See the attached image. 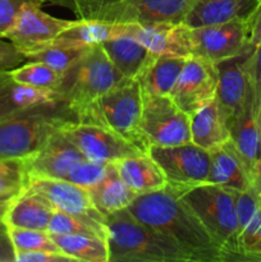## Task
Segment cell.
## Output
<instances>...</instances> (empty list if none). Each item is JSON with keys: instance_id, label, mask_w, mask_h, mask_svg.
<instances>
[{"instance_id": "681fc988", "label": "cell", "mask_w": 261, "mask_h": 262, "mask_svg": "<svg viewBox=\"0 0 261 262\" xmlns=\"http://www.w3.org/2000/svg\"><path fill=\"white\" fill-rule=\"evenodd\" d=\"M258 2H261V0H258Z\"/></svg>"}, {"instance_id": "d6a6232c", "label": "cell", "mask_w": 261, "mask_h": 262, "mask_svg": "<svg viewBox=\"0 0 261 262\" xmlns=\"http://www.w3.org/2000/svg\"><path fill=\"white\" fill-rule=\"evenodd\" d=\"M7 229L15 248V253L40 250L61 252L58 245L54 242L50 233L46 232V230L25 229V228L15 227H7Z\"/></svg>"}, {"instance_id": "f35d334b", "label": "cell", "mask_w": 261, "mask_h": 262, "mask_svg": "<svg viewBox=\"0 0 261 262\" xmlns=\"http://www.w3.org/2000/svg\"><path fill=\"white\" fill-rule=\"evenodd\" d=\"M26 61V55H23L9 40L0 37V72H10Z\"/></svg>"}, {"instance_id": "1f68e13d", "label": "cell", "mask_w": 261, "mask_h": 262, "mask_svg": "<svg viewBox=\"0 0 261 262\" xmlns=\"http://www.w3.org/2000/svg\"><path fill=\"white\" fill-rule=\"evenodd\" d=\"M87 48L90 46L73 45L55 40L49 46L28 56L27 60L42 61L56 71L64 72L86 51Z\"/></svg>"}, {"instance_id": "52a82bcc", "label": "cell", "mask_w": 261, "mask_h": 262, "mask_svg": "<svg viewBox=\"0 0 261 262\" xmlns=\"http://www.w3.org/2000/svg\"><path fill=\"white\" fill-rule=\"evenodd\" d=\"M140 133L145 150L191 142L189 115L170 96L143 94Z\"/></svg>"}, {"instance_id": "6da1fadb", "label": "cell", "mask_w": 261, "mask_h": 262, "mask_svg": "<svg viewBox=\"0 0 261 262\" xmlns=\"http://www.w3.org/2000/svg\"><path fill=\"white\" fill-rule=\"evenodd\" d=\"M127 210L178 246L192 262H225L201 220L171 187L138 194Z\"/></svg>"}, {"instance_id": "ba28073f", "label": "cell", "mask_w": 261, "mask_h": 262, "mask_svg": "<svg viewBox=\"0 0 261 262\" xmlns=\"http://www.w3.org/2000/svg\"><path fill=\"white\" fill-rule=\"evenodd\" d=\"M151 158L160 166L166 186L176 189L206 183L210 168V152L192 142L176 146H153Z\"/></svg>"}, {"instance_id": "bcb514c9", "label": "cell", "mask_w": 261, "mask_h": 262, "mask_svg": "<svg viewBox=\"0 0 261 262\" xmlns=\"http://www.w3.org/2000/svg\"><path fill=\"white\" fill-rule=\"evenodd\" d=\"M257 124H258V130H260V136H261V102L258 105L257 109Z\"/></svg>"}, {"instance_id": "5b68a950", "label": "cell", "mask_w": 261, "mask_h": 262, "mask_svg": "<svg viewBox=\"0 0 261 262\" xmlns=\"http://www.w3.org/2000/svg\"><path fill=\"white\" fill-rule=\"evenodd\" d=\"M143 94L136 78H123L113 89L74 113L76 120L95 123L147 152L140 133Z\"/></svg>"}, {"instance_id": "74e56055", "label": "cell", "mask_w": 261, "mask_h": 262, "mask_svg": "<svg viewBox=\"0 0 261 262\" xmlns=\"http://www.w3.org/2000/svg\"><path fill=\"white\" fill-rule=\"evenodd\" d=\"M31 2L45 4L44 0H0V37L5 38L20 8Z\"/></svg>"}, {"instance_id": "8d00e7d4", "label": "cell", "mask_w": 261, "mask_h": 262, "mask_svg": "<svg viewBox=\"0 0 261 262\" xmlns=\"http://www.w3.org/2000/svg\"><path fill=\"white\" fill-rule=\"evenodd\" d=\"M246 69L252 89L253 104L257 113L258 105L261 102V42L248 55L246 60Z\"/></svg>"}, {"instance_id": "b9f144b4", "label": "cell", "mask_w": 261, "mask_h": 262, "mask_svg": "<svg viewBox=\"0 0 261 262\" xmlns=\"http://www.w3.org/2000/svg\"><path fill=\"white\" fill-rule=\"evenodd\" d=\"M248 25V43L252 49H255L261 42V2H258L257 7L252 12V14L247 18Z\"/></svg>"}, {"instance_id": "7bdbcfd3", "label": "cell", "mask_w": 261, "mask_h": 262, "mask_svg": "<svg viewBox=\"0 0 261 262\" xmlns=\"http://www.w3.org/2000/svg\"><path fill=\"white\" fill-rule=\"evenodd\" d=\"M0 262H17V253L8 233L7 225L0 229Z\"/></svg>"}, {"instance_id": "5bb4252c", "label": "cell", "mask_w": 261, "mask_h": 262, "mask_svg": "<svg viewBox=\"0 0 261 262\" xmlns=\"http://www.w3.org/2000/svg\"><path fill=\"white\" fill-rule=\"evenodd\" d=\"M26 188L42 196L58 211L105 224L106 217L96 209L86 188L54 178H28Z\"/></svg>"}, {"instance_id": "c3c4849f", "label": "cell", "mask_w": 261, "mask_h": 262, "mask_svg": "<svg viewBox=\"0 0 261 262\" xmlns=\"http://www.w3.org/2000/svg\"><path fill=\"white\" fill-rule=\"evenodd\" d=\"M4 225H5V224H4V223H2V224H0V229H2V228H3V227H4Z\"/></svg>"}, {"instance_id": "f1b7e54d", "label": "cell", "mask_w": 261, "mask_h": 262, "mask_svg": "<svg viewBox=\"0 0 261 262\" xmlns=\"http://www.w3.org/2000/svg\"><path fill=\"white\" fill-rule=\"evenodd\" d=\"M61 252L81 262H109L105 238L91 234H50Z\"/></svg>"}, {"instance_id": "836d02e7", "label": "cell", "mask_w": 261, "mask_h": 262, "mask_svg": "<svg viewBox=\"0 0 261 262\" xmlns=\"http://www.w3.org/2000/svg\"><path fill=\"white\" fill-rule=\"evenodd\" d=\"M27 183L25 159H0V194L17 196L26 189Z\"/></svg>"}, {"instance_id": "d590c367", "label": "cell", "mask_w": 261, "mask_h": 262, "mask_svg": "<svg viewBox=\"0 0 261 262\" xmlns=\"http://www.w3.org/2000/svg\"><path fill=\"white\" fill-rule=\"evenodd\" d=\"M112 2L114 0H44V3L67 8L78 19H90Z\"/></svg>"}, {"instance_id": "7402d4cb", "label": "cell", "mask_w": 261, "mask_h": 262, "mask_svg": "<svg viewBox=\"0 0 261 262\" xmlns=\"http://www.w3.org/2000/svg\"><path fill=\"white\" fill-rule=\"evenodd\" d=\"M191 142L206 151H212L229 141V123L212 100L189 115Z\"/></svg>"}, {"instance_id": "4316f807", "label": "cell", "mask_w": 261, "mask_h": 262, "mask_svg": "<svg viewBox=\"0 0 261 262\" xmlns=\"http://www.w3.org/2000/svg\"><path fill=\"white\" fill-rule=\"evenodd\" d=\"M101 46L123 78H137L151 55L142 43L127 33L110 38Z\"/></svg>"}, {"instance_id": "e575fe53", "label": "cell", "mask_w": 261, "mask_h": 262, "mask_svg": "<svg viewBox=\"0 0 261 262\" xmlns=\"http://www.w3.org/2000/svg\"><path fill=\"white\" fill-rule=\"evenodd\" d=\"M107 165L109 164L97 163V161L84 159L66 177V181L77 184L82 188L90 189L102 181L106 174Z\"/></svg>"}, {"instance_id": "ab89813d", "label": "cell", "mask_w": 261, "mask_h": 262, "mask_svg": "<svg viewBox=\"0 0 261 262\" xmlns=\"http://www.w3.org/2000/svg\"><path fill=\"white\" fill-rule=\"evenodd\" d=\"M13 78L10 72H0V119L10 114L20 112L10 94Z\"/></svg>"}, {"instance_id": "484cf974", "label": "cell", "mask_w": 261, "mask_h": 262, "mask_svg": "<svg viewBox=\"0 0 261 262\" xmlns=\"http://www.w3.org/2000/svg\"><path fill=\"white\" fill-rule=\"evenodd\" d=\"M87 191L96 209L105 217L115 211L127 209L138 196L125 184L113 163L107 165L106 174L102 181Z\"/></svg>"}, {"instance_id": "cb8c5ba5", "label": "cell", "mask_w": 261, "mask_h": 262, "mask_svg": "<svg viewBox=\"0 0 261 262\" xmlns=\"http://www.w3.org/2000/svg\"><path fill=\"white\" fill-rule=\"evenodd\" d=\"M184 56L151 54L137 76L142 94L169 96L186 63Z\"/></svg>"}, {"instance_id": "7a4b0ae2", "label": "cell", "mask_w": 261, "mask_h": 262, "mask_svg": "<svg viewBox=\"0 0 261 262\" xmlns=\"http://www.w3.org/2000/svg\"><path fill=\"white\" fill-rule=\"evenodd\" d=\"M105 224L109 262H192L178 246L127 209L107 215Z\"/></svg>"}, {"instance_id": "ffe728a7", "label": "cell", "mask_w": 261, "mask_h": 262, "mask_svg": "<svg viewBox=\"0 0 261 262\" xmlns=\"http://www.w3.org/2000/svg\"><path fill=\"white\" fill-rule=\"evenodd\" d=\"M54 211L55 209L42 196L26 188L13 197L3 216V222L7 227L48 232Z\"/></svg>"}, {"instance_id": "7dc6e473", "label": "cell", "mask_w": 261, "mask_h": 262, "mask_svg": "<svg viewBox=\"0 0 261 262\" xmlns=\"http://www.w3.org/2000/svg\"><path fill=\"white\" fill-rule=\"evenodd\" d=\"M2 223H4V222H3V216L0 215V224H2Z\"/></svg>"}, {"instance_id": "2e32d148", "label": "cell", "mask_w": 261, "mask_h": 262, "mask_svg": "<svg viewBox=\"0 0 261 262\" xmlns=\"http://www.w3.org/2000/svg\"><path fill=\"white\" fill-rule=\"evenodd\" d=\"M125 33L151 54L189 58V27L184 23H125Z\"/></svg>"}, {"instance_id": "603a6c76", "label": "cell", "mask_w": 261, "mask_h": 262, "mask_svg": "<svg viewBox=\"0 0 261 262\" xmlns=\"http://www.w3.org/2000/svg\"><path fill=\"white\" fill-rule=\"evenodd\" d=\"M113 164L125 184L137 194L150 193L166 187L164 173L148 152L127 156Z\"/></svg>"}, {"instance_id": "60d3db41", "label": "cell", "mask_w": 261, "mask_h": 262, "mask_svg": "<svg viewBox=\"0 0 261 262\" xmlns=\"http://www.w3.org/2000/svg\"><path fill=\"white\" fill-rule=\"evenodd\" d=\"M17 262H76V260L63 252L40 250L18 252Z\"/></svg>"}, {"instance_id": "d4e9b609", "label": "cell", "mask_w": 261, "mask_h": 262, "mask_svg": "<svg viewBox=\"0 0 261 262\" xmlns=\"http://www.w3.org/2000/svg\"><path fill=\"white\" fill-rule=\"evenodd\" d=\"M257 4L258 0H199L183 23L189 27H201L238 18L247 19Z\"/></svg>"}, {"instance_id": "9c48e42d", "label": "cell", "mask_w": 261, "mask_h": 262, "mask_svg": "<svg viewBox=\"0 0 261 262\" xmlns=\"http://www.w3.org/2000/svg\"><path fill=\"white\" fill-rule=\"evenodd\" d=\"M189 45L191 56L214 64L252 50L248 43L247 19L238 18L220 25L189 27Z\"/></svg>"}, {"instance_id": "4fadbf2b", "label": "cell", "mask_w": 261, "mask_h": 262, "mask_svg": "<svg viewBox=\"0 0 261 262\" xmlns=\"http://www.w3.org/2000/svg\"><path fill=\"white\" fill-rule=\"evenodd\" d=\"M217 86L216 66L205 59H186L169 96L186 114L192 115L215 99Z\"/></svg>"}, {"instance_id": "7c38bea8", "label": "cell", "mask_w": 261, "mask_h": 262, "mask_svg": "<svg viewBox=\"0 0 261 262\" xmlns=\"http://www.w3.org/2000/svg\"><path fill=\"white\" fill-rule=\"evenodd\" d=\"M199 0H114L94 19L118 23H183Z\"/></svg>"}, {"instance_id": "f6af8a7d", "label": "cell", "mask_w": 261, "mask_h": 262, "mask_svg": "<svg viewBox=\"0 0 261 262\" xmlns=\"http://www.w3.org/2000/svg\"><path fill=\"white\" fill-rule=\"evenodd\" d=\"M13 197L14 196H3V194H0V215H2V216H4L5 211H7L8 206H9Z\"/></svg>"}, {"instance_id": "83f0119b", "label": "cell", "mask_w": 261, "mask_h": 262, "mask_svg": "<svg viewBox=\"0 0 261 262\" xmlns=\"http://www.w3.org/2000/svg\"><path fill=\"white\" fill-rule=\"evenodd\" d=\"M120 35H125V23L77 18L56 37V41L79 46H94L101 45L105 41Z\"/></svg>"}, {"instance_id": "ee69618b", "label": "cell", "mask_w": 261, "mask_h": 262, "mask_svg": "<svg viewBox=\"0 0 261 262\" xmlns=\"http://www.w3.org/2000/svg\"><path fill=\"white\" fill-rule=\"evenodd\" d=\"M251 189L261 202V155L251 173Z\"/></svg>"}, {"instance_id": "f546056e", "label": "cell", "mask_w": 261, "mask_h": 262, "mask_svg": "<svg viewBox=\"0 0 261 262\" xmlns=\"http://www.w3.org/2000/svg\"><path fill=\"white\" fill-rule=\"evenodd\" d=\"M13 81L37 89L55 91L61 78V72L51 68L42 61L27 60L18 68L10 71Z\"/></svg>"}, {"instance_id": "e0dca14e", "label": "cell", "mask_w": 261, "mask_h": 262, "mask_svg": "<svg viewBox=\"0 0 261 262\" xmlns=\"http://www.w3.org/2000/svg\"><path fill=\"white\" fill-rule=\"evenodd\" d=\"M252 50L245 51L240 55L215 64L217 71L215 100L228 123L252 90L246 69V60Z\"/></svg>"}, {"instance_id": "4dcf8cb0", "label": "cell", "mask_w": 261, "mask_h": 262, "mask_svg": "<svg viewBox=\"0 0 261 262\" xmlns=\"http://www.w3.org/2000/svg\"><path fill=\"white\" fill-rule=\"evenodd\" d=\"M48 232L50 234H91L99 237H107L106 224L95 220L77 217L55 210L49 223Z\"/></svg>"}, {"instance_id": "3957f363", "label": "cell", "mask_w": 261, "mask_h": 262, "mask_svg": "<svg viewBox=\"0 0 261 262\" xmlns=\"http://www.w3.org/2000/svg\"><path fill=\"white\" fill-rule=\"evenodd\" d=\"M76 120L64 102L38 105L0 119V159H27L64 123Z\"/></svg>"}, {"instance_id": "8992f818", "label": "cell", "mask_w": 261, "mask_h": 262, "mask_svg": "<svg viewBox=\"0 0 261 262\" xmlns=\"http://www.w3.org/2000/svg\"><path fill=\"white\" fill-rule=\"evenodd\" d=\"M122 74L117 71L101 45L86 49L69 68L61 72L55 92L58 100L76 113L119 83Z\"/></svg>"}, {"instance_id": "9a60e30c", "label": "cell", "mask_w": 261, "mask_h": 262, "mask_svg": "<svg viewBox=\"0 0 261 262\" xmlns=\"http://www.w3.org/2000/svg\"><path fill=\"white\" fill-rule=\"evenodd\" d=\"M81 151L58 130L33 155L25 159L28 178L66 179L84 160Z\"/></svg>"}, {"instance_id": "ac0fdd59", "label": "cell", "mask_w": 261, "mask_h": 262, "mask_svg": "<svg viewBox=\"0 0 261 262\" xmlns=\"http://www.w3.org/2000/svg\"><path fill=\"white\" fill-rule=\"evenodd\" d=\"M229 142L245 164L251 179V173L261 155V136L252 90L230 119Z\"/></svg>"}, {"instance_id": "44dd1931", "label": "cell", "mask_w": 261, "mask_h": 262, "mask_svg": "<svg viewBox=\"0 0 261 262\" xmlns=\"http://www.w3.org/2000/svg\"><path fill=\"white\" fill-rule=\"evenodd\" d=\"M206 183L216 184L234 192H243L251 188L250 174L229 141L210 151V168Z\"/></svg>"}, {"instance_id": "30bf717a", "label": "cell", "mask_w": 261, "mask_h": 262, "mask_svg": "<svg viewBox=\"0 0 261 262\" xmlns=\"http://www.w3.org/2000/svg\"><path fill=\"white\" fill-rule=\"evenodd\" d=\"M60 130L84 158L97 163H114L119 159L145 152L118 133L95 123L68 120Z\"/></svg>"}, {"instance_id": "277c9868", "label": "cell", "mask_w": 261, "mask_h": 262, "mask_svg": "<svg viewBox=\"0 0 261 262\" xmlns=\"http://www.w3.org/2000/svg\"><path fill=\"white\" fill-rule=\"evenodd\" d=\"M176 191L193 210L219 246L225 262L240 261V223L235 192L210 183Z\"/></svg>"}, {"instance_id": "8fae6325", "label": "cell", "mask_w": 261, "mask_h": 262, "mask_svg": "<svg viewBox=\"0 0 261 262\" xmlns=\"http://www.w3.org/2000/svg\"><path fill=\"white\" fill-rule=\"evenodd\" d=\"M41 7L42 3H26L5 36L26 58L54 42L72 23L48 14Z\"/></svg>"}, {"instance_id": "d6986e66", "label": "cell", "mask_w": 261, "mask_h": 262, "mask_svg": "<svg viewBox=\"0 0 261 262\" xmlns=\"http://www.w3.org/2000/svg\"><path fill=\"white\" fill-rule=\"evenodd\" d=\"M240 223V261L261 262V202L252 189L235 192Z\"/></svg>"}]
</instances>
